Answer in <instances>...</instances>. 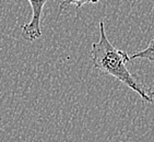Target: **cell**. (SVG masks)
<instances>
[{
  "mask_svg": "<svg viewBox=\"0 0 154 142\" xmlns=\"http://www.w3.org/2000/svg\"><path fill=\"white\" fill-rule=\"evenodd\" d=\"M130 56L126 51L116 48L107 39L104 22H100V39L91 46V61L95 68L106 74H109L129 89L134 90L143 101L154 102V91L144 83L140 82L127 68Z\"/></svg>",
  "mask_w": 154,
  "mask_h": 142,
  "instance_id": "cell-1",
  "label": "cell"
},
{
  "mask_svg": "<svg viewBox=\"0 0 154 142\" xmlns=\"http://www.w3.org/2000/svg\"><path fill=\"white\" fill-rule=\"evenodd\" d=\"M32 8V19L29 23L22 25V35L25 39L30 42L35 41L42 37L41 20L43 8L46 5L47 0H27Z\"/></svg>",
  "mask_w": 154,
  "mask_h": 142,
  "instance_id": "cell-2",
  "label": "cell"
},
{
  "mask_svg": "<svg viewBox=\"0 0 154 142\" xmlns=\"http://www.w3.org/2000/svg\"><path fill=\"white\" fill-rule=\"evenodd\" d=\"M130 59H146L149 61L154 62V39H151L148 47L144 48L143 51H140L134 55H131Z\"/></svg>",
  "mask_w": 154,
  "mask_h": 142,
  "instance_id": "cell-3",
  "label": "cell"
},
{
  "mask_svg": "<svg viewBox=\"0 0 154 142\" xmlns=\"http://www.w3.org/2000/svg\"><path fill=\"white\" fill-rule=\"evenodd\" d=\"M100 0H63L60 3V11L63 9H66L69 6H74L77 9L81 8L83 5H88V3H96Z\"/></svg>",
  "mask_w": 154,
  "mask_h": 142,
  "instance_id": "cell-4",
  "label": "cell"
}]
</instances>
